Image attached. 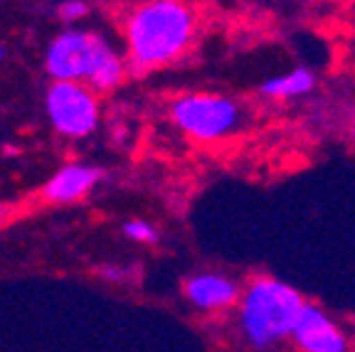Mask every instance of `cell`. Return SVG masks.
I'll use <instances>...</instances> for the list:
<instances>
[{"mask_svg":"<svg viewBox=\"0 0 355 352\" xmlns=\"http://www.w3.org/2000/svg\"><path fill=\"white\" fill-rule=\"evenodd\" d=\"M195 33V15L175 0H153L136 8L128 20V52L136 69H153L188 50Z\"/></svg>","mask_w":355,"mask_h":352,"instance_id":"obj_1","label":"cell"},{"mask_svg":"<svg viewBox=\"0 0 355 352\" xmlns=\"http://www.w3.org/2000/svg\"><path fill=\"white\" fill-rule=\"evenodd\" d=\"M306 301L294 286L272 276H259L239 298V331L254 350H266L291 337Z\"/></svg>","mask_w":355,"mask_h":352,"instance_id":"obj_2","label":"cell"},{"mask_svg":"<svg viewBox=\"0 0 355 352\" xmlns=\"http://www.w3.org/2000/svg\"><path fill=\"white\" fill-rule=\"evenodd\" d=\"M47 72L57 82L87 79L96 89H114L123 77L121 60L101 35L69 30L52 39L44 57Z\"/></svg>","mask_w":355,"mask_h":352,"instance_id":"obj_3","label":"cell"},{"mask_svg":"<svg viewBox=\"0 0 355 352\" xmlns=\"http://www.w3.org/2000/svg\"><path fill=\"white\" fill-rule=\"evenodd\" d=\"M173 121L180 131L198 141H215L237 131L242 121V109L237 101L220 94H188L175 99L171 109Z\"/></svg>","mask_w":355,"mask_h":352,"instance_id":"obj_4","label":"cell"},{"mask_svg":"<svg viewBox=\"0 0 355 352\" xmlns=\"http://www.w3.org/2000/svg\"><path fill=\"white\" fill-rule=\"evenodd\" d=\"M47 114L62 136L82 138L94 131L99 109L87 87L74 82H57L47 91Z\"/></svg>","mask_w":355,"mask_h":352,"instance_id":"obj_5","label":"cell"},{"mask_svg":"<svg viewBox=\"0 0 355 352\" xmlns=\"http://www.w3.org/2000/svg\"><path fill=\"white\" fill-rule=\"evenodd\" d=\"M291 337L301 352H348L345 333L313 303H306Z\"/></svg>","mask_w":355,"mask_h":352,"instance_id":"obj_6","label":"cell"},{"mask_svg":"<svg viewBox=\"0 0 355 352\" xmlns=\"http://www.w3.org/2000/svg\"><path fill=\"white\" fill-rule=\"evenodd\" d=\"M185 296L202 310H222L239 303V283L222 274H198L185 281Z\"/></svg>","mask_w":355,"mask_h":352,"instance_id":"obj_7","label":"cell"},{"mask_svg":"<svg viewBox=\"0 0 355 352\" xmlns=\"http://www.w3.org/2000/svg\"><path fill=\"white\" fill-rule=\"evenodd\" d=\"M99 177H101V173L96 170V168L67 166L47 182V187H44V197L52 200V202H72V200L82 197Z\"/></svg>","mask_w":355,"mask_h":352,"instance_id":"obj_8","label":"cell"},{"mask_svg":"<svg viewBox=\"0 0 355 352\" xmlns=\"http://www.w3.org/2000/svg\"><path fill=\"white\" fill-rule=\"evenodd\" d=\"M313 87H316V74L306 67H299V69L266 79L259 87V94L266 99H296V96L309 94Z\"/></svg>","mask_w":355,"mask_h":352,"instance_id":"obj_9","label":"cell"},{"mask_svg":"<svg viewBox=\"0 0 355 352\" xmlns=\"http://www.w3.org/2000/svg\"><path fill=\"white\" fill-rule=\"evenodd\" d=\"M123 231H126V237L133 239V242H144V244H153L158 239V231L155 227H150L148 222L144 220H131L123 225Z\"/></svg>","mask_w":355,"mask_h":352,"instance_id":"obj_10","label":"cell"},{"mask_svg":"<svg viewBox=\"0 0 355 352\" xmlns=\"http://www.w3.org/2000/svg\"><path fill=\"white\" fill-rule=\"evenodd\" d=\"M87 10H89V6L82 3V0H67V3L60 6V15L64 17V20H77V17L87 15Z\"/></svg>","mask_w":355,"mask_h":352,"instance_id":"obj_11","label":"cell"},{"mask_svg":"<svg viewBox=\"0 0 355 352\" xmlns=\"http://www.w3.org/2000/svg\"><path fill=\"white\" fill-rule=\"evenodd\" d=\"M6 212H8L6 207H0V220H3V217H6Z\"/></svg>","mask_w":355,"mask_h":352,"instance_id":"obj_12","label":"cell"},{"mask_svg":"<svg viewBox=\"0 0 355 352\" xmlns=\"http://www.w3.org/2000/svg\"><path fill=\"white\" fill-rule=\"evenodd\" d=\"M0 57H3V50H0Z\"/></svg>","mask_w":355,"mask_h":352,"instance_id":"obj_13","label":"cell"}]
</instances>
